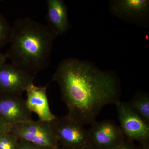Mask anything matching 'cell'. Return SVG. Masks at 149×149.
Instances as JSON below:
<instances>
[{
	"mask_svg": "<svg viewBox=\"0 0 149 149\" xmlns=\"http://www.w3.org/2000/svg\"><path fill=\"white\" fill-rule=\"evenodd\" d=\"M47 91V86L40 87L32 84L25 91L27 94L25 101L28 109L38 116L39 120L51 122L57 117L50 108Z\"/></svg>",
	"mask_w": 149,
	"mask_h": 149,
	"instance_id": "cell-10",
	"label": "cell"
},
{
	"mask_svg": "<svg viewBox=\"0 0 149 149\" xmlns=\"http://www.w3.org/2000/svg\"><path fill=\"white\" fill-rule=\"evenodd\" d=\"M128 103L134 111L149 124V96L147 93L137 92Z\"/></svg>",
	"mask_w": 149,
	"mask_h": 149,
	"instance_id": "cell-12",
	"label": "cell"
},
{
	"mask_svg": "<svg viewBox=\"0 0 149 149\" xmlns=\"http://www.w3.org/2000/svg\"><path fill=\"white\" fill-rule=\"evenodd\" d=\"M9 126L0 118V133H9Z\"/></svg>",
	"mask_w": 149,
	"mask_h": 149,
	"instance_id": "cell-17",
	"label": "cell"
},
{
	"mask_svg": "<svg viewBox=\"0 0 149 149\" xmlns=\"http://www.w3.org/2000/svg\"><path fill=\"white\" fill-rule=\"evenodd\" d=\"M17 149H45L28 141L19 139L17 144Z\"/></svg>",
	"mask_w": 149,
	"mask_h": 149,
	"instance_id": "cell-15",
	"label": "cell"
},
{
	"mask_svg": "<svg viewBox=\"0 0 149 149\" xmlns=\"http://www.w3.org/2000/svg\"><path fill=\"white\" fill-rule=\"evenodd\" d=\"M11 31L12 26L0 14V48L10 43Z\"/></svg>",
	"mask_w": 149,
	"mask_h": 149,
	"instance_id": "cell-13",
	"label": "cell"
},
{
	"mask_svg": "<svg viewBox=\"0 0 149 149\" xmlns=\"http://www.w3.org/2000/svg\"><path fill=\"white\" fill-rule=\"evenodd\" d=\"M9 126V133L18 140L28 141L45 149H57L61 146L52 121L32 120Z\"/></svg>",
	"mask_w": 149,
	"mask_h": 149,
	"instance_id": "cell-3",
	"label": "cell"
},
{
	"mask_svg": "<svg viewBox=\"0 0 149 149\" xmlns=\"http://www.w3.org/2000/svg\"><path fill=\"white\" fill-rule=\"evenodd\" d=\"M46 18L49 27L58 35H62L69 29L68 8L62 0H47Z\"/></svg>",
	"mask_w": 149,
	"mask_h": 149,
	"instance_id": "cell-11",
	"label": "cell"
},
{
	"mask_svg": "<svg viewBox=\"0 0 149 149\" xmlns=\"http://www.w3.org/2000/svg\"><path fill=\"white\" fill-rule=\"evenodd\" d=\"M88 130L90 143L97 149H113L126 139L120 126L113 120L94 122Z\"/></svg>",
	"mask_w": 149,
	"mask_h": 149,
	"instance_id": "cell-7",
	"label": "cell"
},
{
	"mask_svg": "<svg viewBox=\"0 0 149 149\" xmlns=\"http://www.w3.org/2000/svg\"><path fill=\"white\" fill-rule=\"evenodd\" d=\"M113 149H141L139 146H137L134 142L127 139L115 148Z\"/></svg>",
	"mask_w": 149,
	"mask_h": 149,
	"instance_id": "cell-16",
	"label": "cell"
},
{
	"mask_svg": "<svg viewBox=\"0 0 149 149\" xmlns=\"http://www.w3.org/2000/svg\"><path fill=\"white\" fill-rule=\"evenodd\" d=\"M120 128L126 139L139 143L141 149H149V124L131 109L128 102L115 104Z\"/></svg>",
	"mask_w": 149,
	"mask_h": 149,
	"instance_id": "cell-4",
	"label": "cell"
},
{
	"mask_svg": "<svg viewBox=\"0 0 149 149\" xmlns=\"http://www.w3.org/2000/svg\"><path fill=\"white\" fill-rule=\"evenodd\" d=\"M18 139L9 133H0V149H17Z\"/></svg>",
	"mask_w": 149,
	"mask_h": 149,
	"instance_id": "cell-14",
	"label": "cell"
},
{
	"mask_svg": "<svg viewBox=\"0 0 149 149\" xmlns=\"http://www.w3.org/2000/svg\"><path fill=\"white\" fill-rule=\"evenodd\" d=\"M52 81L57 83L68 115L83 125H91L107 105L120 101V81L114 72L75 58L60 62Z\"/></svg>",
	"mask_w": 149,
	"mask_h": 149,
	"instance_id": "cell-1",
	"label": "cell"
},
{
	"mask_svg": "<svg viewBox=\"0 0 149 149\" xmlns=\"http://www.w3.org/2000/svg\"><path fill=\"white\" fill-rule=\"evenodd\" d=\"M0 118L8 125L33 120L21 95L0 94Z\"/></svg>",
	"mask_w": 149,
	"mask_h": 149,
	"instance_id": "cell-9",
	"label": "cell"
},
{
	"mask_svg": "<svg viewBox=\"0 0 149 149\" xmlns=\"http://www.w3.org/2000/svg\"><path fill=\"white\" fill-rule=\"evenodd\" d=\"M109 8L112 15L130 24L143 27L149 25L148 0H111Z\"/></svg>",
	"mask_w": 149,
	"mask_h": 149,
	"instance_id": "cell-6",
	"label": "cell"
},
{
	"mask_svg": "<svg viewBox=\"0 0 149 149\" xmlns=\"http://www.w3.org/2000/svg\"><path fill=\"white\" fill-rule=\"evenodd\" d=\"M70 149L69 148H65V147L60 146L59 148H58V149Z\"/></svg>",
	"mask_w": 149,
	"mask_h": 149,
	"instance_id": "cell-20",
	"label": "cell"
},
{
	"mask_svg": "<svg viewBox=\"0 0 149 149\" xmlns=\"http://www.w3.org/2000/svg\"><path fill=\"white\" fill-rule=\"evenodd\" d=\"M35 76L12 63L0 65V94L21 95L34 84Z\"/></svg>",
	"mask_w": 149,
	"mask_h": 149,
	"instance_id": "cell-8",
	"label": "cell"
},
{
	"mask_svg": "<svg viewBox=\"0 0 149 149\" xmlns=\"http://www.w3.org/2000/svg\"><path fill=\"white\" fill-rule=\"evenodd\" d=\"M58 35L49 25L30 17L17 19L12 26L10 47L5 55L11 63L35 77L49 66Z\"/></svg>",
	"mask_w": 149,
	"mask_h": 149,
	"instance_id": "cell-2",
	"label": "cell"
},
{
	"mask_svg": "<svg viewBox=\"0 0 149 149\" xmlns=\"http://www.w3.org/2000/svg\"><path fill=\"white\" fill-rule=\"evenodd\" d=\"M6 59L5 54H4L0 52V65L6 63Z\"/></svg>",
	"mask_w": 149,
	"mask_h": 149,
	"instance_id": "cell-18",
	"label": "cell"
},
{
	"mask_svg": "<svg viewBox=\"0 0 149 149\" xmlns=\"http://www.w3.org/2000/svg\"><path fill=\"white\" fill-rule=\"evenodd\" d=\"M79 149H97L95 148L93 145L90 143V144H88L87 146L83 147V148H81Z\"/></svg>",
	"mask_w": 149,
	"mask_h": 149,
	"instance_id": "cell-19",
	"label": "cell"
},
{
	"mask_svg": "<svg viewBox=\"0 0 149 149\" xmlns=\"http://www.w3.org/2000/svg\"><path fill=\"white\" fill-rule=\"evenodd\" d=\"M61 146L79 149L90 144L88 130L68 115L52 121Z\"/></svg>",
	"mask_w": 149,
	"mask_h": 149,
	"instance_id": "cell-5",
	"label": "cell"
}]
</instances>
